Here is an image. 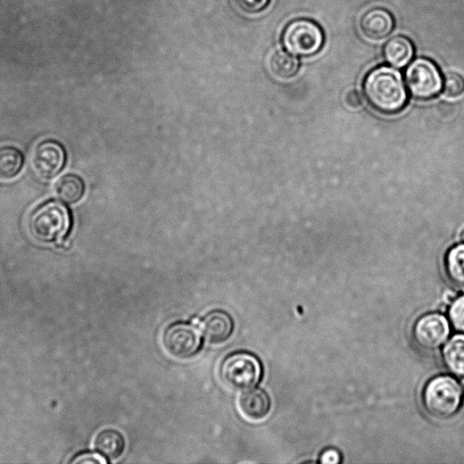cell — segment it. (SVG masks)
Wrapping results in <instances>:
<instances>
[{"mask_svg": "<svg viewBox=\"0 0 464 464\" xmlns=\"http://www.w3.org/2000/svg\"><path fill=\"white\" fill-rule=\"evenodd\" d=\"M364 92L369 104L384 114L397 113L408 104L402 77L390 67L381 66L370 71L364 81Z\"/></svg>", "mask_w": 464, "mask_h": 464, "instance_id": "obj_1", "label": "cell"}, {"mask_svg": "<svg viewBox=\"0 0 464 464\" xmlns=\"http://www.w3.org/2000/svg\"><path fill=\"white\" fill-rule=\"evenodd\" d=\"M72 224L70 210L60 202H48L31 214L29 228L32 237L40 243L60 244L69 235Z\"/></svg>", "mask_w": 464, "mask_h": 464, "instance_id": "obj_2", "label": "cell"}, {"mask_svg": "<svg viewBox=\"0 0 464 464\" xmlns=\"http://www.w3.org/2000/svg\"><path fill=\"white\" fill-rule=\"evenodd\" d=\"M461 385L449 376L433 378L427 385L423 394V402L427 413L437 419L454 417L463 400Z\"/></svg>", "mask_w": 464, "mask_h": 464, "instance_id": "obj_3", "label": "cell"}, {"mask_svg": "<svg viewBox=\"0 0 464 464\" xmlns=\"http://www.w3.org/2000/svg\"><path fill=\"white\" fill-rule=\"evenodd\" d=\"M263 369L257 356L245 352L232 353L220 366V377L232 389L248 390L261 380Z\"/></svg>", "mask_w": 464, "mask_h": 464, "instance_id": "obj_4", "label": "cell"}, {"mask_svg": "<svg viewBox=\"0 0 464 464\" xmlns=\"http://www.w3.org/2000/svg\"><path fill=\"white\" fill-rule=\"evenodd\" d=\"M406 86L418 100H430L442 91L443 80L437 66L427 58H417L404 74Z\"/></svg>", "mask_w": 464, "mask_h": 464, "instance_id": "obj_5", "label": "cell"}, {"mask_svg": "<svg viewBox=\"0 0 464 464\" xmlns=\"http://www.w3.org/2000/svg\"><path fill=\"white\" fill-rule=\"evenodd\" d=\"M286 50L294 55L310 56L317 54L324 44L321 29L309 20L290 22L282 35Z\"/></svg>", "mask_w": 464, "mask_h": 464, "instance_id": "obj_6", "label": "cell"}, {"mask_svg": "<svg viewBox=\"0 0 464 464\" xmlns=\"http://www.w3.org/2000/svg\"><path fill=\"white\" fill-rule=\"evenodd\" d=\"M162 341L167 352L181 360L196 356L202 347L201 335L193 324L176 323L169 326Z\"/></svg>", "mask_w": 464, "mask_h": 464, "instance_id": "obj_7", "label": "cell"}, {"mask_svg": "<svg viewBox=\"0 0 464 464\" xmlns=\"http://www.w3.org/2000/svg\"><path fill=\"white\" fill-rule=\"evenodd\" d=\"M451 334L448 319L442 314L432 313L420 318L413 329L417 344L427 352L438 351Z\"/></svg>", "mask_w": 464, "mask_h": 464, "instance_id": "obj_8", "label": "cell"}, {"mask_svg": "<svg viewBox=\"0 0 464 464\" xmlns=\"http://www.w3.org/2000/svg\"><path fill=\"white\" fill-rule=\"evenodd\" d=\"M66 158V151L60 143L44 141L38 144L32 153V169L39 178L51 180L63 170Z\"/></svg>", "mask_w": 464, "mask_h": 464, "instance_id": "obj_9", "label": "cell"}, {"mask_svg": "<svg viewBox=\"0 0 464 464\" xmlns=\"http://www.w3.org/2000/svg\"><path fill=\"white\" fill-rule=\"evenodd\" d=\"M239 409L246 419L259 422L266 418L269 414L271 400L263 389L251 388L240 396Z\"/></svg>", "mask_w": 464, "mask_h": 464, "instance_id": "obj_10", "label": "cell"}, {"mask_svg": "<svg viewBox=\"0 0 464 464\" xmlns=\"http://www.w3.org/2000/svg\"><path fill=\"white\" fill-rule=\"evenodd\" d=\"M201 330L209 343L219 344L226 342L234 333L235 322L227 312L214 311L203 319Z\"/></svg>", "mask_w": 464, "mask_h": 464, "instance_id": "obj_11", "label": "cell"}, {"mask_svg": "<svg viewBox=\"0 0 464 464\" xmlns=\"http://www.w3.org/2000/svg\"><path fill=\"white\" fill-rule=\"evenodd\" d=\"M394 27L391 13L384 9H373L366 12L360 21L363 35L370 40H381L388 37Z\"/></svg>", "mask_w": 464, "mask_h": 464, "instance_id": "obj_12", "label": "cell"}, {"mask_svg": "<svg viewBox=\"0 0 464 464\" xmlns=\"http://www.w3.org/2000/svg\"><path fill=\"white\" fill-rule=\"evenodd\" d=\"M383 53L385 60L389 65L402 69L408 66L413 60L415 47L408 37L397 36L385 45Z\"/></svg>", "mask_w": 464, "mask_h": 464, "instance_id": "obj_13", "label": "cell"}, {"mask_svg": "<svg viewBox=\"0 0 464 464\" xmlns=\"http://www.w3.org/2000/svg\"><path fill=\"white\" fill-rule=\"evenodd\" d=\"M443 360L451 374L464 377V333L455 335L446 342Z\"/></svg>", "mask_w": 464, "mask_h": 464, "instance_id": "obj_14", "label": "cell"}, {"mask_svg": "<svg viewBox=\"0 0 464 464\" xmlns=\"http://www.w3.org/2000/svg\"><path fill=\"white\" fill-rule=\"evenodd\" d=\"M24 163L22 153L11 145L0 146V182H10L19 176Z\"/></svg>", "mask_w": 464, "mask_h": 464, "instance_id": "obj_15", "label": "cell"}, {"mask_svg": "<svg viewBox=\"0 0 464 464\" xmlns=\"http://www.w3.org/2000/svg\"><path fill=\"white\" fill-rule=\"evenodd\" d=\"M95 445L99 453L110 460H115L124 453L126 440L118 430L106 429L96 436Z\"/></svg>", "mask_w": 464, "mask_h": 464, "instance_id": "obj_16", "label": "cell"}, {"mask_svg": "<svg viewBox=\"0 0 464 464\" xmlns=\"http://www.w3.org/2000/svg\"><path fill=\"white\" fill-rule=\"evenodd\" d=\"M269 68L276 78L289 79L299 72L300 62L293 54L276 51L269 58Z\"/></svg>", "mask_w": 464, "mask_h": 464, "instance_id": "obj_17", "label": "cell"}, {"mask_svg": "<svg viewBox=\"0 0 464 464\" xmlns=\"http://www.w3.org/2000/svg\"><path fill=\"white\" fill-rule=\"evenodd\" d=\"M58 198L68 204L79 203L85 194V184L76 174H67L54 186Z\"/></svg>", "mask_w": 464, "mask_h": 464, "instance_id": "obj_18", "label": "cell"}, {"mask_svg": "<svg viewBox=\"0 0 464 464\" xmlns=\"http://www.w3.org/2000/svg\"><path fill=\"white\" fill-rule=\"evenodd\" d=\"M445 270L453 285L464 288V244L449 250L445 259Z\"/></svg>", "mask_w": 464, "mask_h": 464, "instance_id": "obj_19", "label": "cell"}, {"mask_svg": "<svg viewBox=\"0 0 464 464\" xmlns=\"http://www.w3.org/2000/svg\"><path fill=\"white\" fill-rule=\"evenodd\" d=\"M443 87L445 96L457 98L464 93V79L457 73H448Z\"/></svg>", "mask_w": 464, "mask_h": 464, "instance_id": "obj_20", "label": "cell"}, {"mask_svg": "<svg viewBox=\"0 0 464 464\" xmlns=\"http://www.w3.org/2000/svg\"><path fill=\"white\" fill-rule=\"evenodd\" d=\"M449 318L453 328L460 333H464V295L452 302Z\"/></svg>", "mask_w": 464, "mask_h": 464, "instance_id": "obj_21", "label": "cell"}, {"mask_svg": "<svg viewBox=\"0 0 464 464\" xmlns=\"http://www.w3.org/2000/svg\"><path fill=\"white\" fill-rule=\"evenodd\" d=\"M70 462L78 464H106L108 460L101 453L84 452L75 455Z\"/></svg>", "mask_w": 464, "mask_h": 464, "instance_id": "obj_22", "label": "cell"}, {"mask_svg": "<svg viewBox=\"0 0 464 464\" xmlns=\"http://www.w3.org/2000/svg\"><path fill=\"white\" fill-rule=\"evenodd\" d=\"M269 0H237L239 6L246 12L258 13L263 11Z\"/></svg>", "mask_w": 464, "mask_h": 464, "instance_id": "obj_23", "label": "cell"}, {"mask_svg": "<svg viewBox=\"0 0 464 464\" xmlns=\"http://www.w3.org/2000/svg\"><path fill=\"white\" fill-rule=\"evenodd\" d=\"M344 102L348 107L359 109L363 105L364 100L362 95L359 91L352 90L346 94Z\"/></svg>", "mask_w": 464, "mask_h": 464, "instance_id": "obj_24", "label": "cell"}, {"mask_svg": "<svg viewBox=\"0 0 464 464\" xmlns=\"http://www.w3.org/2000/svg\"><path fill=\"white\" fill-rule=\"evenodd\" d=\"M341 457L338 452L335 450L326 451L320 459V461L325 464H336L340 462Z\"/></svg>", "mask_w": 464, "mask_h": 464, "instance_id": "obj_25", "label": "cell"}, {"mask_svg": "<svg viewBox=\"0 0 464 464\" xmlns=\"http://www.w3.org/2000/svg\"><path fill=\"white\" fill-rule=\"evenodd\" d=\"M460 241L464 244V228L460 232Z\"/></svg>", "mask_w": 464, "mask_h": 464, "instance_id": "obj_26", "label": "cell"}, {"mask_svg": "<svg viewBox=\"0 0 464 464\" xmlns=\"http://www.w3.org/2000/svg\"><path fill=\"white\" fill-rule=\"evenodd\" d=\"M461 387H462V391H463V394H464V378H463V380L461 382Z\"/></svg>", "mask_w": 464, "mask_h": 464, "instance_id": "obj_27", "label": "cell"}]
</instances>
